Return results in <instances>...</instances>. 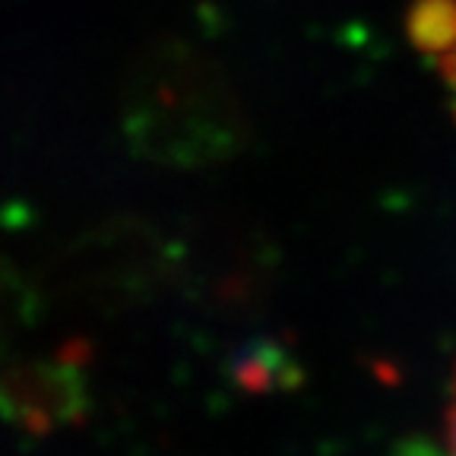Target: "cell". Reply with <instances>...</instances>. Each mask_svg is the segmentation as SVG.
Wrapping results in <instances>:
<instances>
[{
    "label": "cell",
    "mask_w": 456,
    "mask_h": 456,
    "mask_svg": "<svg viewBox=\"0 0 456 456\" xmlns=\"http://www.w3.org/2000/svg\"><path fill=\"white\" fill-rule=\"evenodd\" d=\"M89 409V378L77 349L26 358L0 370V415L28 435L70 428Z\"/></svg>",
    "instance_id": "cell-1"
},
{
    "label": "cell",
    "mask_w": 456,
    "mask_h": 456,
    "mask_svg": "<svg viewBox=\"0 0 456 456\" xmlns=\"http://www.w3.org/2000/svg\"><path fill=\"white\" fill-rule=\"evenodd\" d=\"M412 36L431 57L456 108V0H425L412 13Z\"/></svg>",
    "instance_id": "cell-2"
},
{
    "label": "cell",
    "mask_w": 456,
    "mask_h": 456,
    "mask_svg": "<svg viewBox=\"0 0 456 456\" xmlns=\"http://www.w3.org/2000/svg\"><path fill=\"white\" fill-rule=\"evenodd\" d=\"M447 456H456V370H453V387H450V406H447Z\"/></svg>",
    "instance_id": "cell-3"
},
{
    "label": "cell",
    "mask_w": 456,
    "mask_h": 456,
    "mask_svg": "<svg viewBox=\"0 0 456 456\" xmlns=\"http://www.w3.org/2000/svg\"><path fill=\"white\" fill-rule=\"evenodd\" d=\"M396 456H447V453H441V450H435L431 444H425V441H409V444H403V447H399Z\"/></svg>",
    "instance_id": "cell-4"
}]
</instances>
